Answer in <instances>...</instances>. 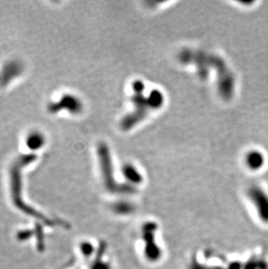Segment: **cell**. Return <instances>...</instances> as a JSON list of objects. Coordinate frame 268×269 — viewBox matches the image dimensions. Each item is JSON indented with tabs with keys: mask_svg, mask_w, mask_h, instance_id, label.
<instances>
[{
	"mask_svg": "<svg viewBox=\"0 0 268 269\" xmlns=\"http://www.w3.org/2000/svg\"><path fill=\"white\" fill-rule=\"evenodd\" d=\"M144 88L143 82L140 80L134 82L132 89H134V94L132 96V101H134L135 110L132 114L126 116L123 118L120 124L121 128L123 130H126V131L130 130L135 124H137L138 122L144 120L149 110L154 109L150 97L148 96V98H146L143 95Z\"/></svg>",
	"mask_w": 268,
	"mask_h": 269,
	"instance_id": "cell-1",
	"label": "cell"
},
{
	"mask_svg": "<svg viewBox=\"0 0 268 269\" xmlns=\"http://www.w3.org/2000/svg\"><path fill=\"white\" fill-rule=\"evenodd\" d=\"M98 156L101 172H102V175H103V178H104L106 188L112 192H132V188L131 186H122L118 185L115 182V178H114V174H112L110 151L108 146L104 143H100L98 146Z\"/></svg>",
	"mask_w": 268,
	"mask_h": 269,
	"instance_id": "cell-2",
	"label": "cell"
},
{
	"mask_svg": "<svg viewBox=\"0 0 268 269\" xmlns=\"http://www.w3.org/2000/svg\"><path fill=\"white\" fill-rule=\"evenodd\" d=\"M62 110H66L72 114H78L83 110V104L76 96L66 94L62 96L60 100L48 104V111L50 114H58Z\"/></svg>",
	"mask_w": 268,
	"mask_h": 269,
	"instance_id": "cell-3",
	"label": "cell"
},
{
	"mask_svg": "<svg viewBox=\"0 0 268 269\" xmlns=\"http://www.w3.org/2000/svg\"><path fill=\"white\" fill-rule=\"evenodd\" d=\"M249 196L251 197L252 200L254 202L262 218L266 220H268V197L260 190H258L256 188H252V189H251V191L249 192Z\"/></svg>",
	"mask_w": 268,
	"mask_h": 269,
	"instance_id": "cell-4",
	"label": "cell"
},
{
	"mask_svg": "<svg viewBox=\"0 0 268 269\" xmlns=\"http://www.w3.org/2000/svg\"><path fill=\"white\" fill-rule=\"evenodd\" d=\"M22 72V66L16 61H10L3 68L2 74H0V86H6L14 78L18 77Z\"/></svg>",
	"mask_w": 268,
	"mask_h": 269,
	"instance_id": "cell-5",
	"label": "cell"
},
{
	"mask_svg": "<svg viewBox=\"0 0 268 269\" xmlns=\"http://www.w3.org/2000/svg\"><path fill=\"white\" fill-rule=\"evenodd\" d=\"M46 143L44 135L38 132H32L27 136L26 145L32 151H37L43 148Z\"/></svg>",
	"mask_w": 268,
	"mask_h": 269,
	"instance_id": "cell-6",
	"label": "cell"
},
{
	"mask_svg": "<svg viewBox=\"0 0 268 269\" xmlns=\"http://www.w3.org/2000/svg\"><path fill=\"white\" fill-rule=\"evenodd\" d=\"M123 174L126 180L134 183H140L142 180L140 174L137 171V169L131 165L124 166L123 168Z\"/></svg>",
	"mask_w": 268,
	"mask_h": 269,
	"instance_id": "cell-7",
	"label": "cell"
},
{
	"mask_svg": "<svg viewBox=\"0 0 268 269\" xmlns=\"http://www.w3.org/2000/svg\"><path fill=\"white\" fill-rule=\"evenodd\" d=\"M246 164L252 169H258L263 163L262 155L258 152H251L246 156Z\"/></svg>",
	"mask_w": 268,
	"mask_h": 269,
	"instance_id": "cell-8",
	"label": "cell"
}]
</instances>
